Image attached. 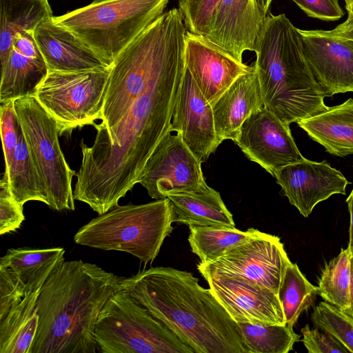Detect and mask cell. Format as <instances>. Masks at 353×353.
<instances>
[{
    "label": "cell",
    "mask_w": 353,
    "mask_h": 353,
    "mask_svg": "<svg viewBox=\"0 0 353 353\" xmlns=\"http://www.w3.org/2000/svg\"><path fill=\"white\" fill-rule=\"evenodd\" d=\"M126 292L194 353H248L236 322L192 273L153 267L121 277Z\"/></svg>",
    "instance_id": "obj_1"
},
{
    "label": "cell",
    "mask_w": 353,
    "mask_h": 353,
    "mask_svg": "<svg viewBox=\"0 0 353 353\" xmlns=\"http://www.w3.org/2000/svg\"><path fill=\"white\" fill-rule=\"evenodd\" d=\"M319 31L326 35L353 40V17L348 16L343 23L339 24L333 30H319Z\"/></svg>",
    "instance_id": "obj_37"
},
{
    "label": "cell",
    "mask_w": 353,
    "mask_h": 353,
    "mask_svg": "<svg viewBox=\"0 0 353 353\" xmlns=\"http://www.w3.org/2000/svg\"><path fill=\"white\" fill-rule=\"evenodd\" d=\"M172 206L175 222L189 227L236 228L232 213L219 192L209 187L192 192L166 196Z\"/></svg>",
    "instance_id": "obj_24"
},
{
    "label": "cell",
    "mask_w": 353,
    "mask_h": 353,
    "mask_svg": "<svg viewBox=\"0 0 353 353\" xmlns=\"http://www.w3.org/2000/svg\"><path fill=\"white\" fill-rule=\"evenodd\" d=\"M175 216L167 197L150 203L116 205L80 228L74 236L79 245L125 252L145 263L157 256L173 230Z\"/></svg>",
    "instance_id": "obj_6"
},
{
    "label": "cell",
    "mask_w": 353,
    "mask_h": 353,
    "mask_svg": "<svg viewBox=\"0 0 353 353\" xmlns=\"http://www.w3.org/2000/svg\"><path fill=\"white\" fill-rule=\"evenodd\" d=\"M345 3V9L347 11L348 16L353 17V0H344Z\"/></svg>",
    "instance_id": "obj_41"
},
{
    "label": "cell",
    "mask_w": 353,
    "mask_h": 353,
    "mask_svg": "<svg viewBox=\"0 0 353 353\" xmlns=\"http://www.w3.org/2000/svg\"><path fill=\"white\" fill-rule=\"evenodd\" d=\"M311 319L316 327L332 336L349 353H353V320L341 310L322 301L314 307Z\"/></svg>",
    "instance_id": "obj_31"
},
{
    "label": "cell",
    "mask_w": 353,
    "mask_h": 353,
    "mask_svg": "<svg viewBox=\"0 0 353 353\" xmlns=\"http://www.w3.org/2000/svg\"><path fill=\"white\" fill-rule=\"evenodd\" d=\"M350 257L349 248L342 249L325 265L318 281V294L341 311L350 304Z\"/></svg>",
    "instance_id": "obj_30"
},
{
    "label": "cell",
    "mask_w": 353,
    "mask_h": 353,
    "mask_svg": "<svg viewBox=\"0 0 353 353\" xmlns=\"http://www.w3.org/2000/svg\"><path fill=\"white\" fill-rule=\"evenodd\" d=\"M169 0H102L54 17L106 66L163 13Z\"/></svg>",
    "instance_id": "obj_7"
},
{
    "label": "cell",
    "mask_w": 353,
    "mask_h": 353,
    "mask_svg": "<svg viewBox=\"0 0 353 353\" xmlns=\"http://www.w3.org/2000/svg\"><path fill=\"white\" fill-rule=\"evenodd\" d=\"M94 338L102 353H194L164 324L121 290L105 303Z\"/></svg>",
    "instance_id": "obj_8"
},
{
    "label": "cell",
    "mask_w": 353,
    "mask_h": 353,
    "mask_svg": "<svg viewBox=\"0 0 353 353\" xmlns=\"http://www.w3.org/2000/svg\"><path fill=\"white\" fill-rule=\"evenodd\" d=\"M265 108L258 74L254 65L237 78L212 105L214 125L221 143L235 142L243 122Z\"/></svg>",
    "instance_id": "obj_21"
},
{
    "label": "cell",
    "mask_w": 353,
    "mask_h": 353,
    "mask_svg": "<svg viewBox=\"0 0 353 353\" xmlns=\"http://www.w3.org/2000/svg\"><path fill=\"white\" fill-rule=\"evenodd\" d=\"M350 304L345 310H341L345 315L353 320V254L350 257Z\"/></svg>",
    "instance_id": "obj_39"
},
{
    "label": "cell",
    "mask_w": 353,
    "mask_h": 353,
    "mask_svg": "<svg viewBox=\"0 0 353 353\" xmlns=\"http://www.w3.org/2000/svg\"><path fill=\"white\" fill-rule=\"evenodd\" d=\"M236 323L248 353H288L300 339L287 324Z\"/></svg>",
    "instance_id": "obj_28"
},
{
    "label": "cell",
    "mask_w": 353,
    "mask_h": 353,
    "mask_svg": "<svg viewBox=\"0 0 353 353\" xmlns=\"http://www.w3.org/2000/svg\"><path fill=\"white\" fill-rule=\"evenodd\" d=\"M94 1H102V0H94Z\"/></svg>",
    "instance_id": "obj_42"
},
{
    "label": "cell",
    "mask_w": 353,
    "mask_h": 353,
    "mask_svg": "<svg viewBox=\"0 0 353 353\" xmlns=\"http://www.w3.org/2000/svg\"><path fill=\"white\" fill-rule=\"evenodd\" d=\"M317 294V287L307 280L296 263L290 261L278 292L286 324L293 327L301 313L314 303Z\"/></svg>",
    "instance_id": "obj_29"
},
{
    "label": "cell",
    "mask_w": 353,
    "mask_h": 353,
    "mask_svg": "<svg viewBox=\"0 0 353 353\" xmlns=\"http://www.w3.org/2000/svg\"><path fill=\"white\" fill-rule=\"evenodd\" d=\"M48 72L34 38V31L14 37L5 65L1 68L0 103L34 95Z\"/></svg>",
    "instance_id": "obj_20"
},
{
    "label": "cell",
    "mask_w": 353,
    "mask_h": 353,
    "mask_svg": "<svg viewBox=\"0 0 353 353\" xmlns=\"http://www.w3.org/2000/svg\"><path fill=\"white\" fill-rule=\"evenodd\" d=\"M274 176L290 203L307 217L320 202L334 194H345L350 183L344 175L327 161L303 159L276 171Z\"/></svg>",
    "instance_id": "obj_16"
},
{
    "label": "cell",
    "mask_w": 353,
    "mask_h": 353,
    "mask_svg": "<svg viewBox=\"0 0 353 353\" xmlns=\"http://www.w3.org/2000/svg\"></svg>",
    "instance_id": "obj_43"
},
{
    "label": "cell",
    "mask_w": 353,
    "mask_h": 353,
    "mask_svg": "<svg viewBox=\"0 0 353 353\" xmlns=\"http://www.w3.org/2000/svg\"><path fill=\"white\" fill-rule=\"evenodd\" d=\"M348 210L350 215V240L347 248H349L351 254H353V188L346 199Z\"/></svg>",
    "instance_id": "obj_38"
},
{
    "label": "cell",
    "mask_w": 353,
    "mask_h": 353,
    "mask_svg": "<svg viewBox=\"0 0 353 353\" xmlns=\"http://www.w3.org/2000/svg\"><path fill=\"white\" fill-rule=\"evenodd\" d=\"M186 68L205 98L213 105L252 66L238 61L205 36L185 33Z\"/></svg>",
    "instance_id": "obj_17"
},
{
    "label": "cell",
    "mask_w": 353,
    "mask_h": 353,
    "mask_svg": "<svg viewBox=\"0 0 353 353\" xmlns=\"http://www.w3.org/2000/svg\"><path fill=\"white\" fill-rule=\"evenodd\" d=\"M264 20L255 0H221L205 37L243 62V52L254 51Z\"/></svg>",
    "instance_id": "obj_19"
},
{
    "label": "cell",
    "mask_w": 353,
    "mask_h": 353,
    "mask_svg": "<svg viewBox=\"0 0 353 353\" xmlns=\"http://www.w3.org/2000/svg\"><path fill=\"white\" fill-rule=\"evenodd\" d=\"M110 66L48 71L34 97L56 121L60 135L101 119Z\"/></svg>",
    "instance_id": "obj_10"
},
{
    "label": "cell",
    "mask_w": 353,
    "mask_h": 353,
    "mask_svg": "<svg viewBox=\"0 0 353 353\" xmlns=\"http://www.w3.org/2000/svg\"><path fill=\"white\" fill-rule=\"evenodd\" d=\"M303 345L309 353H349L343 345L319 328L311 329L308 325L301 328Z\"/></svg>",
    "instance_id": "obj_35"
},
{
    "label": "cell",
    "mask_w": 353,
    "mask_h": 353,
    "mask_svg": "<svg viewBox=\"0 0 353 353\" xmlns=\"http://www.w3.org/2000/svg\"><path fill=\"white\" fill-rule=\"evenodd\" d=\"M220 1L178 0L179 10L186 29L193 34L207 35Z\"/></svg>",
    "instance_id": "obj_32"
},
{
    "label": "cell",
    "mask_w": 353,
    "mask_h": 353,
    "mask_svg": "<svg viewBox=\"0 0 353 353\" xmlns=\"http://www.w3.org/2000/svg\"><path fill=\"white\" fill-rule=\"evenodd\" d=\"M49 0H0V62L3 67L17 34L34 31L53 17Z\"/></svg>",
    "instance_id": "obj_25"
},
{
    "label": "cell",
    "mask_w": 353,
    "mask_h": 353,
    "mask_svg": "<svg viewBox=\"0 0 353 353\" xmlns=\"http://www.w3.org/2000/svg\"><path fill=\"white\" fill-rule=\"evenodd\" d=\"M34 164L47 190L48 206L57 211L74 210L72 180L77 172L66 162L61 151L56 121L34 95L13 101Z\"/></svg>",
    "instance_id": "obj_9"
},
{
    "label": "cell",
    "mask_w": 353,
    "mask_h": 353,
    "mask_svg": "<svg viewBox=\"0 0 353 353\" xmlns=\"http://www.w3.org/2000/svg\"><path fill=\"white\" fill-rule=\"evenodd\" d=\"M272 1V0H255L260 13L265 19L269 12V8Z\"/></svg>",
    "instance_id": "obj_40"
},
{
    "label": "cell",
    "mask_w": 353,
    "mask_h": 353,
    "mask_svg": "<svg viewBox=\"0 0 353 353\" xmlns=\"http://www.w3.org/2000/svg\"><path fill=\"white\" fill-rule=\"evenodd\" d=\"M189 229L192 252L201 263L212 261L228 250L265 234L253 228L245 231L226 227L191 226Z\"/></svg>",
    "instance_id": "obj_27"
},
{
    "label": "cell",
    "mask_w": 353,
    "mask_h": 353,
    "mask_svg": "<svg viewBox=\"0 0 353 353\" xmlns=\"http://www.w3.org/2000/svg\"><path fill=\"white\" fill-rule=\"evenodd\" d=\"M298 30L307 64L326 97L353 92V40Z\"/></svg>",
    "instance_id": "obj_15"
},
{
    "label": "cell",
    "mask_w": 353,
    "mask_h": 353,
    "mask_svg": "<svg viewBox=\"0 0 353 353\" xmlns=\"http://www.w3.org/2000/svg\"><path fill=\"white\" fill-rule=\"evenodd\" d=\"M63 248H11L0 259V353H30L41 288Z\"/></svg>",
    "instance_id": "obj_5"
},
{
    "label": "cell",
    "mask_w": 353,
    "mask_h": 353,
    "mask_svg": "<svg viewBox=\"0 0 353 353\" xmlns=\"http://www.w3.org/2000/svg\"><path fill=\"white\" fill-rule=\"evenodd\" d=\"M309 17L323 21H336L344 13L339 0H292Z\"/></svg>",
    "instance_id": "obj_36"
},
{
    "label": "cell",
    "mask_w": 353,
    "mask_h": 353,
    "mask_svg": "<svg viewBox=\"0 0 353 353\" xmlns=\"http://www.w3.org/2000/svg\"><path fill=\"white\" fill-rule=\"evenodd\" d=\"M6 180L14 200L21 205L30 201L48 205L45 183L33 161L22 128L18 129V143L10 165L5 168L3 176Z\"/></svg>",
    "instance_id": "obj_26"
},
{
    "label": "cell",
    "mask_w": 353,
    "mask_h": 353,
    "mask_svg": "<svg viewBox=\"0 0 353 353\" xmlns=\"http://www.w3.org/2000/svg\"><path fill=\"white\" fill-rule=\"evenodd\" d=\"M212 294L236 323L285 325L279 296L246 279L222 272L201 273Z\"/></svg>",
    "instance_id": "obj_13"
},
{
    "label": "cell",
    "mask_w": 353,
    "mask_h": 353,
    "mask_svg": "<svg viewBox=\"0 0 353 353\" xmlns=\"http://www.w3.org/2000/svg\"><path fill=\"white\" fill-rule=\"evenodd\" d=\"M235 143L250 161L273 176L283 167L305 158L294 142L290 125L265 108L243 122Z\"/></svg>",
    "instance_id": "obj_14"
},
{
    "label": "cell",
    "mask_w": 353,
    "mask_h": 353,
    "mask_svg": "<svg viewBox=\"0 0 353 353\" xmlns=\"http://www.w3.org/2000/svg\"><path fill=\"white\" fill-rule=\"evenodd\" d=\"M53 17L41 23L34 30V40L48 71H79L108 67L74 34L57 25Z\"/></svg>",
    "instance_id": "obj_22"
},
{
    "label": "cell",
    "mask_w": 353,
    "mask_h": 353,
    "mask_svg": "<svg viewBox=\"0 0 353 353\" xmlns=\"http://www.w3.org/2000/svg\"><path fill=\"white\" fill-rule=\"evenodd\" d=\"M172 131L203 163L221 143L215 129L212 105L205 98L186 68L172 119Z\"/></svg>",
    "instance_id": "obj_18"
},
{
    "label": "cell",
    "mask_w": 353,
    "mask_h": 353,
    "mask_svg": "<svg viewBox=\"0 0 353 353\" xmlns=\"http://www.w3.org/2000/svg\"><path fill=\"white\" fill-rule=\"evenodd\" d=\"M296 123L328 153L341 157L353 154V99Z\"/></svg>",
    "instance_id": "obj_23"
},
{
    "label": "cell",
    "mask_w": 353,
    "mask_h": 353,
    "mask_svg": "<svg viewBox=\"0 0 353 353\" xmlns=\"http://www.w3.org/2000/svg\"><path fill=\"white\" fill-rule=\"evenodd\" d=\"M23 205L12 196L8 183L2 178L0 181V234L18 229L25 219Z\"/></svg>",
    "instance_id": "obj_34"
},
{
    "label": "cell",
    "mask_w": 353,
    "mask_h": 353,
    "mask_svg": "<svg viewBox=\"0 0 353 353\" xmlns=\"http://www.w3.org/2000/svg\"><path fill=\"white\" fill-rule=\"evenodd\" d=\"M121 277L82 260L63 261L43 284L30 353H96L94 327Z\"/></svg>",
    "instance_id": "obj_2"
},
{
    "label": "cell",
    "mask_w": 353,
    "mask_h": 353,
    "mask_svg": "<svg viewBox=\"0 0 353 353\" xmlns=\"http://www.w3.org/2000/svg\"><path fill=\"white\" fill-rule=\"evenodd\" d=\"M185 26L176 8L163 12L128 45L110 65L95 138L108 135L125 115L137 96L171 57L185 48Z\"/></svg>",
    "instance_id": "obj_4"
},
{
    "label": "cell",
    "mask_w": 353,
    "mask_h": 353,
    "mask_svg": "<svg viewBox=\"0 0 353 353\" xmlns=\"http://www.w3.org/2000/svg\"><path fill=\"white\" fill-rule=\"evenodd\" d=\"M0 114L1 137L6 168L10 165L17 148L19 122L14 111L13 101L1 103Z\"/></svg>",
    "instance_id": "obj_33"
},
{
    "label": "cell",
    "mask_w": 353,
    "mask_h": 353,
    "mask_svg": "<svg viewBox=\"0 0 353 353\" xmlns=\"http://www.w3.org/2000/svg\"><path fill=\"white\" fill-rule=\"evenodd\" d=\"M254 52L264 106L281 122L290 125L329 108L305 57L299 30L285 14L268 12Z\"/></svg>",
    "instance_id": "obj_3"
},
{
    "label": "cell",
    "mask_w": 353,
    "mask_h": 353,
    "mask_svg": "<svg viewBox=\"0 0 353 353\" xmlns=\"http://www.w3.org/2000/svg\"><path fill=\"white\" fill-rule=\"evenodd\" d=\"M290 262L280 238L265 233L228 250L212 261L200 262L197 269L201 274L222 272L241 276L278 294Z\"/></svg>",
    "instance_id": "obj_12"
},
{
    "label": "cell",
    "mask_w": 353,
    "mask_h": 353,
    "mask_svg": "<svg viewBox=\"0 0 353 353\" xmlns=\"http://www.w3.org/2000/svg\"><path fill=\"white\" fill-rule=\"evenodd\" d=\"M168 132L148 160L139 183L156 200L168 194L192 192L208 186L200 162L179 133Z\"/></svg>",
    "instance_id": "obj_11"
}]
</instances>
